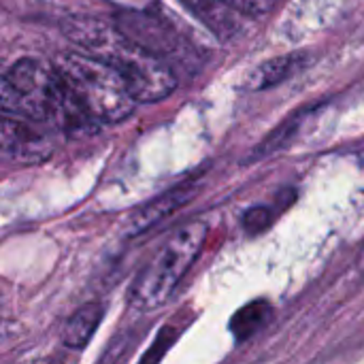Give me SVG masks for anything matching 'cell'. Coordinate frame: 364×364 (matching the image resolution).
Masks as SVG:
<instances>
[{
    "label": "cell",
    "mask_w": 364,
    "mask_h": 364,
    "mask_svg": "<svg viewBox=\"0 0 364 364\" xmlns=\"http://www.w3.org/2000/svg\"><path fill=\"white\" fill-rule=\"evenodd\" d=\"M271 316H273V309L267 301H262V299L252 301L232 316L230 333L235 335L237 341H245V339L254 337L262 326H267Z\"/></svg>",
    "instance_id": "9"
},
{
    "label": "cell",
    "mask_w": 364,
    "mask_h": 364,
    "mask_svg": "<svg viewBox=\"0 0 364 364\" xmlns=\"http://www.w3.org/2000/svg\"><path fill=\"white\" fill-rule=\"evenodd\" d=\"M0 111H6V113H23V105L19 100V96L15 94L6 73H0Z\"/></svg>",
    "instance_id": "12"
},
{
    "label": "cell",
    "mask_w": 364,
    "mask_h": 364,
    "mask_svg": "<svg viewBox=\"0 0 364 364\" xmlns=\"http://www.w3.org/2000/svg\"><path fill=\"white\" fill-rule=\"evenodd\" d=\"M303 58L301 55H282V58H273L264 64H260L245 81L247 90H267L273 87L286 79H290L299 68H301Z\"/></svg>",
    "instance_id": "7"
},
{
    "label": "cell",
    "mask_w": 364,
    "mask_h": 364,
    "mask_svg": "<svg viewBox=\"0 0 364 364\" xmlns=\"http://www.w3.org/2000/svg\"><path fill=\"white\" fill-rule=\"evenodd\" d=\"M0 303H2V294H0Z\"/></svg>",
    "instance_id": "14"
},
{
    "label": "cell",
    "mask_w": 364,
    "mask_h": 364,
    "mask_svg": "<svg viewBox=\"0 0 364 364\" xmlns=\"http://www.w3.org/2000/svg\"><path fill=\"white\" fill-rule=\"evenodd\" d=\"M105 309L100 303H87L81 309H77V314L68 320L66 328H64V343L73 350H81L85 348L92 337L98 331V324L102 322Z\"/></svg>",
    "instance_id": "6"
},
{
    "label": "cell",
    "mask_w": 364,
    "mask_h": 364,
    "mask_svg": "<svg viewBox=\"0 0 364 364\" xmlns=\"http://www.w3.org/2000/svg\"><path fill=\"white\" fill-rule=\"evenodd\" d=\"M205 239V222H188L179 226L160 245L154 258L136 273L128 290L130 307L136 311H151L162 307L203 252Z\"/></svg>",
    "instance_id": "3"
},
{
    "label": "cell",
    "mask_w": 364,
    "mask_h": 364,
    "mask_svg": "<svg viewBox=\"0 0 364 364\" xmlns=\"http://www.w3.org/2000/svg\"><path fill=\"white\" fill-rule=\"evenodd\" d=\"M273 222V211L269 207H252L245 218H243V226L247 232H262L269 224Z\"/></svg>",
    "instance_id": "13"
},
{
    "label": "cell",
    "mask_w": 364,
    "mask_h": 364,
    "mask_svg": "<svg viewBox=\"0 0 364 364\" xmlns=\"http://www.w3.org/2000/svg\"><path fill=\"white\" fill-rule=\"evenodd\" d=\"M15 94L23 105V113L34 119H51L68 132H92L96 122L83 111L75 94L55 66L41 60L23 58L6 73Z\"/></svg>",
    "instance_id": "2"
},
{
    "label": "cell",
    "mask_w": 364,
    "mask_h": 364,
    "mask_svg": "<svg viewBox=\"0 0 364 364\" xmlns=\"http://www.w3.org/2000/svg\"><path fill=\"white\" fill-rule=\"evenodd\" d=\"M177 335H179V331H177L175 326H164V328L158 333V337H156V341L151 343V348L143 354V358H141V363L139 364L162 363V358L166 356V352L171 350V346L177 341Z\"/></svg>",
    "instance_id": "10"
},
{
    "label": "cell",
    "mask_w": 364,
    "mask_h": 364,
    "mask_svg": "<svg viewBox=\"0 0 364 364\" xmlns=\"http://www.w3.org/2000/svg\"><path fill=\"white\" fill-rule=\"evenodd\" d=\"M183 4L218 36H230L237 30V13L220 0H183Z\"/></svg>",
    "instance_id": "8"
},
{
    "label": "cell",
    "mask_w": 364,
    "mask_h": 364,
    "mask_svg": "<svg viewBox=\"0 0 364 364\" xmlns=\"http://www.w3.org/2000/svg\"><path fill=\"white\" fill-rule=\"evenodd\" d=\"M53 66L96 124H117L134 111L136 100L128 85L100 60L87 53H62Z\"/></svg>",
    "instance_id": "4"
},
{
    "label": "cell",
    "mask_w": 364,
    "mask_h": 364,
    "mask_svg": "<svg viewBox=\"0 0 364 364\" xmlns=\"http://www.w3.org/2000/svg\"><path fill=\"white\" fill-rule=\"evenodd\" d=\"M64 34L83 53L113 68L128 85L134 100L156 102L166 98L177 79L168 62L134 43L119 28L90 17H73L64 23Z\"/></svg>",
    "instance_id": "1"
},
{
    "label": "cell",
    "mask_w": 364,
    "mask_h": 364,
    "mask_svg": "<svg viewBox=\"0 0 364 364\" xmlns=\"http://www.w3.org/2000/svg\"><path fill=\"white\" fill-rule=\"evenodd\" d=\"M196 190H198L196 183H181V186L164 192L162 196L149 200L128 222V235L134 237V235H143V232L151 230L154 226H158L160 222L171 218L175 211H179L183 205H188L196 196Z\"/></svg>",
    "instance_id": "5"
},
{
    "label": "cell",
    "mask_w": 364,
    "mask_h": 364,
    "mask_svg": "<svg viewBox=\"0 0 364 364\" xmlns=\"http://www.w3.org/2000/svg\"><path fill=\"white\" fill-rule=\"evenodd\" d=\"M222 4H226L230 11H235L237 15H264L269 13L277 0H220Z\"/></svg>",
    "instance_id": "11"
}]
</instances>
